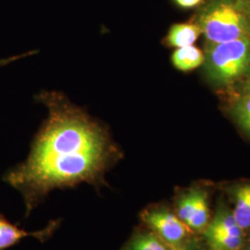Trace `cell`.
Here are the masks:
<instances>
[{
    "label": "cell",
    "instance_id": "6da1fadb",
    "mask_svg": "<svg viewBox=\"0 0 250 250\" xmlns=\"http://www.w3.org/2000/svg\"><path fill=\"white\" fill-rule=\"evenodd\" d=\"M36 99L48 110L26 161L3 180L22 195L27 214L56 188L105 184L123 155L107 130L63 95L44 92Z\"/></svg>",
    "mask_w": 250,
    "mask_h": 250
},
{
    "label": "cell",
    "instance_id": "7a4b0ae2",
    "mask_svg": "<svg viewBox=\"0 0 250 250\" xmlns=\"http://www.w3.org/2000/svg\"><path fill=\"white\" fill-rule=\"evenodd\" d=\"M197 23L208 43L250 37V9L241 0H209L200 9Z\"/></svg>",
    "mask_w": 250,
    "mask_h": 250
},
{
    "label": "cell",
    "instance_id": "3957f363",
    "mask_svg": "<svg viewBox=\"0 0 250 250\" xmlns=\"http://www.w3.org/2000/svg\"><path fill=\"white\" fill-rule=\"evenodd\" d=\"M206 67L208 76L219 83H229L241 77L250 67V37L208 43Z\"/></svg>",
    "mask_w": 250,
    "mask_h": 250
},
{
    "label": "cell",
    "instance_id": "277c9868",
    "mask_svg": "<svg viewBox=\"0 0 250 250\" xmlns=\"http://www.w3.org/2000/svg\"><path fill=\"white\" fill-rule=\"evenodd\" d=\"M142 219L162 241L172 247L181 245L188 234V225L166 208L146 209L142 213Z\"/></svg>",
    "mask_w": 250,
    "mask_h": 250
},
{
    "label": "cell",
    "instance_id": "5b68a950",
    "mask_svg": "<svg viewBox=\"0 0 250 250\" xmlns=\"http://www.w3.org/2000/svg\"><path fill=\"white\" fill-rule=\"evenodd\" d=\"M55 227L56 224H53L42 231L28 232L9 223L4 216L0 215V250H6L13 247L27 236H34L39 240H44L52 233Z\"/></svg>",
    "mask_w": 250,
    "mask_h": 250
},
{
    "label": "cell",
    "instance_id": "8992f818",
    "mask_svg": "<svg viewBox=\"0 0 250 250\" xmlns=\"http://www.w3.org/2000/svg\"><path fill=\"white\" fill-rule=\"evenodd\" d=\"M202 34V30L197 22H181L170 26L165 38L166 44L171 47H185L193 45Z\"/></svg>",
    "mask_w": 250,
    "mask_h": 250
},
{
    "label": "cell",
    "instance_id": "52a82bcc",
    "mask_svg": "<svg viewBox=\"0 0 250 250\" xmlns=\"http://www.w3.org/2000/svg\"><path fill=\"white\" fill-rule=\"evenodd\" d=\"M205 61L203 52L195 45L177 48L171 56L173 66L181 72H189L197 69Z\"/></svg>",
    "mask_w": 250,
    "mask_h": 250
},
{
    "label": "cell",
    "instance_id": "ba28073f",
    "mask_svg": "<svg viewBox=\"0 0 250 250\" xmlns=\"http://www.w3.org/2000/svg\"><path fill=\"white\" fill-rule=\"evenodd\" d=\"M233 216L242 229L250 227V185L242 186L236 192Z\"/></svg>",
    "mask_w": 250,
    "mask_h": 250
},
{
    "label": "cell",
    "instance_id": "9c48e42d",
    "mask_svg": "<svg viewBox=\"0 0 250 250\" xmlns=\"http://www.w3.org/2000/svg\"><path fill=\"white\" fill-rule=\"evenodd\" d=\"M207 232L242 236L243 229L236 223L233 214L229 212H222L216 216L213 222L208 226Z\"/></svg>",
    "mask_w": 250,
    "mask_h": 250
},
{
    "label": "cell",
    "instance_id": "30bf717a",
    "mask_svg": "<svg viewBox=\"0 0 250 250\" xmlns=\"http://www.w3.org/2000/svg\"><path fill=\"white\" fill-rule=\"evenodd\" d=\"M125 250H168L159 236L153 232H143L134 236Z\"/></svg>",
    "mask_w": 250,
    "mask_h": 250
},
{
    "label": "cell",
    "instance_id": "8fae6325",
    "mask_svg": "<svg viewBox=\"0 0 250 250\" xmlns=\"http://www.w3.org/2000/svg\"><path fill=\"white\" fill-rule=\"evenodd\" d=\"M206 236L211 250H239L243 242L242 236L224 233L206 232Z\"/></svg>",
    "mask_w": 250,
    "mask_h": 250
},
{
    "label": "cell",
    "instance_id": "7c38bea8",
    "mask_svg": "<svg viewBox=\"0 0 250 250\" xmlns=\"http://www.w3.org/2000/svg\"><path fill=\"white\" fill-rule=\"evenodd\" d=\"M208 220V207L207 203V195L205 192H202L198 199L197 206L187 222L188 227L195 230L202 229Z\"/></svg>",
    "mask_w": 250,
    "mask_h": 250
},
{
    "label": "cell",
    "instance_id": "4fadbf2b",
    "mask_svg": "<svg viewBox=\"0 0 250 250\" xmlns=\"http://www.w3.org/2000/svg\"><path fill=\"white\" fill-rule=\"evenodd\" d=\"M234 111L238 123L250 133V94H247L236 103Z\"/></svg>",
    "mask_w": 250,
    "mask_h": 250
},
{
    "label": "cell",
    "instance_id": "5bb4252c",
    "mask_svg": "<svg viewBox=\"0 0 250 250\" xmlns=\"http://www.w3.org/2000/svg\"><path fill=\"white\" fill-rule=\"evenodd\" d=\"M202 0H174V2L182 8H193L198 5Z\"/></svg>",
    "mask_w": 250,
    "mask_h": 250
},
{
    "label": "cell",
    "instance_id": "9a60e30c",
    "mask_svg": "<svg viewBox=\"0 0 250 250\" xmlns=\"http://www.w3.org/2000/svg\"><path fill=\"white\" fill-rule=\"evenodd\" d=\"M22 56H24V55H22ZM22 56H15V57H11V58H8V59L0 60V67H2V66H5V65H7V64H9V63L14 62V61L18 60V59H20V58H21Z\"/></svg>",
    "mask_w": 250,
    "mask_h": 250
},
{
    "label": "cell",
    "instance_id": "2e32d148",
    "mask_svg": "<svg viewBox=\"0 0 250 250\" xmlns=\"http://www.w3.org/2000/svg\"><path fill=\"white\" fill-rule=\"evenodd\" d=\"M172 250H196L194 248L190 247V246H182L179 245L176 247H172Z\"/></svg>",
    "mask_w": 250,
    "mask_h": 250
},
{
    "label": "cell",
    "instance_id": "e0dca14e",
    "mask_svg": "<svg viewBox=\"0 0 250 250\" xmlns=\"http://www.w3.org/2000/svg\"><path fill=\"white\" fill-rule=\"evenodd\" d=\"M246 90H247V94H250V79L247 82V84H246Z\"/></svg>",
    "mask_w": 250,
    "mask_h": 250
},
{
    "label": "cell",
    "instance_id": "ac0fdd59",
    "mask_svg": "<svg viewBox=\"0 0 250 250\" xmlns=\"http://www.w3.org/2000/svg\"><path fill=\"white\" fill-rule=\"evenodd\" d=\"M242 2L250 9V0H241Z\"/></svg>",
    "mask_w": 250,
    "mask_h": 250
},
{
    "label": "cell",
    "instance_id": "d6986e66",
    "mask_svg": "<svg viewBox=\"0 0 250 250\" xmlns=\"http://www.w3.org/2000/svg\"><path fill=\"white\" fill-rule=\"evenodd\" d=\"M248 250H250V245L249 246V249H248Z\"/></svg>",
    "mask_w": 250,
    "mask_h": 250
}]
</instances>
